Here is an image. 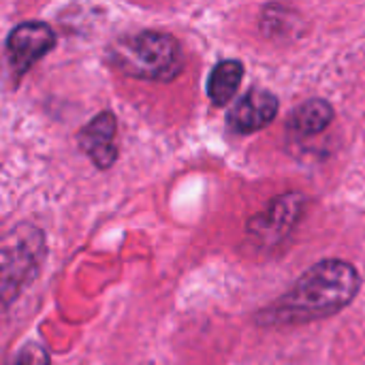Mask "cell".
I'll return each mask as SVG.
<instances>
[{
    "mask_svg": "<svg viewBox=\"0 0 365 365\" xmlns=\"http://www.w3.org/2000/svg\"><path fill=\"white\" fill-rule=\"evenodd\" d=\"M359 289L361 278L349 261L325 259L306 269L284 295L263 308L257 314V323L278 327L327 319L344 310L357 297Z\"/></svg>",
    "mask_w": 365,
    "mask_h": 365,
    "instance_id": "cell-1",
    "label": "cell"
},
{
    "mask_svg": "<svg viewBox=\"0 0 365 365\" xmlns=\"http://www.w3.org/2000/svg\"><path fill=\"white\" fill-rule=\"evenodd\" d=\"M56 47V32L45 21H24L6 36V56L13 73L24 75L36 60Z\"/></svg>",
    "mask_w": 365,
    "mask_h": 365,
    "instance_id": "cell-5",
    "label": "cell"
},
{
    "mask_svg": "<svg viewBox=\"0 0 365 365\" xmlns=\"http://www.w3.org/2000/svg\"><path fill=\"white\" fill-rule=\"evenodd\" d=\"M45 257V235L32 225H17L2 237L0 248V295L9 306L24 284L36 276Z\"/></svg>",
    "mask_w": 365,
    "mask_h": 365,
    "instance_id": "cell-3",
    "label": "cell"
},
{
    "mask_svg": "<svg viewBox=\"0 0 365 365\" xmlns=\"http://www.w3.org/2000/svg\"><path fill=\"white\" fill-rule=\"evenodd\" d=\"M306 195L299 190L284 192L269 201L265 212L252 216L248 220V235L261 248H274L280 244L302 220L306 212Z\"/></svg>",
    "mask_w": 365,
    "mask_h": 365,
    "instance_id": "cell-4",
    "label": "cell"
},
{
    "mask_svg": "<svg viewBox=\"0 0 365 365\" xmlns=\"http://www.w3.org/2000/svg\"><path fill=\"white\" fill-rule=\"evenodd\" d=\"M115 130H118L115 115L111 111H101L77 133L79 150L94 163V167L103 171L118 160Z\"/></svg>",
    "mask_w": 365,
    "mask_h": 365,
    "instance_id": "cell-7",
    "label": "cell"
},
{
    "mask_svg": "<svg viewBox=\"0 0 365 365\" xmlns=\"http://www.w3.org/2000/svg\"><path fill=\"white\" fill-rule=\"evenodd\" d=\"M109 58L124 75L148 81H171L184 66L180 41L158 30H143L118 38L109 49Z\"/></svg>",
    "mask_w": 365,
    "mask_h": 365,
    "instance_id": "cell-2",
    "label": "cell"
},
{
    "mask_svg": "<svg viewBox=\"0 0 365 365\" xmlns=\"http://www.w3.org/2000/svg\"><path fill=\"white\" fill-rule=\"evenodd\" d=\"M278 113V98L265 88L248 90L227 113V124L235 135H252L267 124Z\"/></svg>",
    "mask_w": 365,
    "mask_h": 365,
    "instance_id": "cell-6",
    "label": "cell"
},
{
    "mask_svg": "<svg viewBox=\"0 0 365 365\" xmlns=\"http://www.w3.org/2000/svg\"><path fill=\"white\" fill-rule=\"evenodd\" d=\"M244 79V64L240 60H222L218 62L210 77H207V96L216 107L227 105L235 92L240 90V83Z\"/></svg>",
    "mask_w": 365,
    "mask_h": 365,
    "instance_id": "cell-9",
    "label": "cell"
},
{
    "mask_svg": "<svg viewBox=\"0 0 365 365\" xmlns=\"http://www.w3.org/2000/svg\"><path fill=\"white\" fill-rule=\"evenodd\" d=\"M13 365H49V357H47V353L43 351V346L30 342V344H26V346L17 353L15 364Z\"/></svg>",
    "mask_w": 365,
    "mask_h": 365,
    "instance_id": "cell-10",
    "label": "cell"
},
{
    "mask_svg": "<svg viewBox=\"0 0 365 365\" xmlns=\"http://www.w3.org/2000/svg\"><path fill=\"white\" fill-rule=\"evenodd\" d=\"M334 115H336V111L329 101L310 98V101H304L299 107H295L287 126H289L291 135H295V137H314L331 124Z\"/></svg>",
    "mask_w": 365,
    "mask_h": 365,
    "instance_id": "cell-8",
    "label": "cell"
}]
</instances>
